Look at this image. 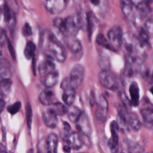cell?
I'll list each match as a JSON object with an SVG mask.
<instances>
[{"mask_svg": "<svg viewBox=\"0 0 153 153\" xmlns=\"http://www.w3.org/2000/svg\"><path fill=\"white\" fill-rule=\"evenodd\" d=\"M43 120L45 125L50 128H54L58 123L57 115L50 108L45 110L42 114Z\"/></svg>", "mask_w": 153, "mask_h": 153, "instance_id": "obj_11", "label": "cell"}, {"mask_svg": "<svg viewBox=\"0 0 153 153\" xmlns=\"http://www.w3.org/2000/svg\"><path fill=\"white\" fill-rule=\"evenodd\" d=\"M5 39V34L1 29H0V45H1V44L4 42V40Z\"/></svg>", "mask_w": 153, "mask_h": 153, "instance_id": "obj_40", "label": "cell"}, {"mask_svg": "<svg viewBox=\"0 0 153 153\" xmlns=\"http://www.w3.org/2000/svg\"><path fill=\"white\" fill-rule=\"evenodd\" d=\"M3 96H4V95L1 93H0V99H3Z\"/></svg>", "mask_w": 153, "mask_h": 153, "instance_id": "obj_49", "label": "cell"}, {"mask_svg": "<svg viewBox=\"0 0 153 153\" xmlns=\"http://www.w3.org/2000/svg\"><path fill=\"white\" fill-rule=\"evenodd\" d=\"M121 10L126 19L131 23L135 21V14L133 9V5L121 4Z\"/></svg>", "mask_w": 153, "mask_h": 153, "instance_id": "obj_22", "label": "cell"}, {"mask_svg": "<svg viewBox=\"0 0 153 153\" xmlns=\"http://www.w3.org/2000/svg\"><path fill=\"white\" fill-rule=\"evenodd\" d=\"M109 42L115 48H120L123 45V34L121 27L118 25H115L111 28L107 33Z\"/></svg>", "mask_w": 153, "mask_h": 153, "instance_id": "obj_7", "label": "cell"}, {"mask_svg": "<svg viewBox=\"0 0 153 153\" xmlns=\"http://www.w3.org/2000/svg\"><path fill=\"white\" fill-rule=\"evenodd\" d=\"M26 117H27V123L28 128L30 129L32 124V108L29 104L27 105L26 106Z\"/></svg>", "mask_w": 153, "mask_h": 153, "instance_id": "obj_36", "label": "cell"}, {"mask_svg": "<svg viewBox=\"0 0 153 153\" xmlns=\"http://www.w3.org/2000/svg\"><path fill=\"white\" fill-rule=\"evenodd\" d=\"M117 123L119 127L126 130L138 131L141 127L139 117L134 114L129 113L126 106L122 105L117 106Z\"/></svg>", "mask_w": 153, "mask_h": 153, "instance_id": "obj_2", "label": "cell"}, {"mask_svg": "<svg viewBox=\"0 0 153 153\" xmlns=\"http://www.w3.org/2000/svg\"><path fill=\"white\" fill-rule=\"evenodd\" d=\"M55 67L53 62V59L48 56V58L42 62L38 66V71L41 76H44L47 74L53 71Z\"/></svg>", "mask_w": 153, "mask_h": 153, "instance_id": "obj_18", "label": "cell"}, {"mask_svg": "<svg viewBox=\"0 0 153 153\" xmlns=\"http://www.w3.org/2000/svg\"><path fill=\"white\" fill-rule=\"evenodd\" d=\"M93 14L91 12L88 13L86 16V27L88 32V37L89 38L90 41H91V35L93 33V29L94 27V21Z\"/></svg>", "mask_w": 153, "mask_h": 153, "instance_id": "obj_29", "label": "cell"}, {"mask_svg": "<svg viewBox=\"0 0 153 153\" xmlns=\"http://www.w3.org/2000/svg\"><path fill=\"white\" fill-rule=\"evenodd\" d=\"M67 112L69 119L71 121L74 123H76L78 121L82 114L80 108L74 105L70 106L69 109L67 110Z\"/></svg>", "mask_w": 153, "mask_h": 153, "instance_id": "obj_23", "label": "cell"}, {"mask_svg": "<svg viewBox=\"0 0 153 153\" xmlns=\"http://www.w3.org/2000/svg\"><path fill=\"white\" fill-rule=\"evenodd\" d=\"M0 153H7L5 147L2 145H0Z\"/></svg>", "mask_w": 153, "mask_h": 153, "instance_id": "obj_44", "label": "cell"}, {"mask_svg": "<svg viewBox=\"0 0 153 153\" xmlns=\"http://www.w3.org/2000/svg\"><path fill=\"white\" fill-rule=\"evenodd\" d=\"M40 102L44 105H51L54 103L55 94L50 88L43 90L39 96Z\"/></svg>", "mask_w": 153, "mask_h": 153, "instance_id": "obj_15", "label": "cell"}, {"mask_svg": "<svg viewBox=\"0 0 153 153\" xmlns=\"http://www.w3.org/2000/svg\"><path fill=\"white\" fill-rule=\"evenodd\" d=\"M22 35L25 37L30 36L32 34V27L29 23H26L24 25L22 30Z\"/></svg>", "mask_w": 153, "mask_h": 153, "instance_id": "obj_37", "label": "cell"}, {"mask_svg": "<svg viewBox=\"0 0 153 153\" xmlns=\"http://www.w3.org/2000/svg\"><path fill=\"white\" fill-rule=\"evenodd\" d=\"M51 106V108L57 115H63L66 112L67 109L64 105L59 102H54Z\"/></svg>", "mask_w": 153, "mask_h": 153, "instance_id": "obj_31", "label": "cell"}, {"mask_svg": "<svg viewBox=\"0 0 153 153\" xmlns=\"http://www.w3.org/2000/svg\"><path fill=\"white\" fill-rule=\"evenodd\" d=\"M54 27L64 36H74L79 29L83 27V19L79 14H73L65 19L57 17L53 20Z\"/></svg>", "mask_w": 153, "mask_h": 153, "instance_id": "obj_1", "label": "cell"}, {"mask_svg": "<svg viewBox=\"0 0 153 153\" xmlns=\"http://www.w3.org/2000/svg\"><path fill=\"white\" fill-rule=\"evenodd\" d=\"M59 80V73L57 71H51L44 76L42 83L47 88L54 87Z\"/></svg>", "mask_w": 153, "mask_h": 153, "instance_id": "obj_17", "label": "cell"}, {"mask_svg": "<svg viewBox=\"0 0 153 153\" xmlns=\"http://www.w3.org/2000/svg\"><path fill=\"white\" fill-rule=\"evenodd\" d=\"M136 7L137 8V11H139V13L142 16H146L151 11V8L149 7V4L146 2L145 1H143V2H142L137 6H136Z\"/></svg>", "mask_w": 153, "mask_h": 153, "instance_id": "obj_32", "label": "cell"}, {"mask_svg": "<svg viewBox=\"0 0 153 153\" xmlns=\"http://www.w3.org/2000/svg\"><path fill=\"white\" fill-rule=\"evenodd\" d=\"M120 98H121L123 104L125 105L124 106H126V105H130V100L128 99V97H127V96L126 95V94L124 92L120 93Z\"/></svg>", "mask_w": 153, "mask_h": 153, "instance_id": "obj_39", "label": "cell"}, {"mask_svg": "<svg viewBox=\"0 0 153 153\" xmlns=\"http://www.w3.org/2000/svg\"><path fill=\"white\" fill-rule=\"evenodd\" d=\"M35 48V45L33 42L28 41L26 43L24 49V55L27 59H30L33 57Z\"/></svg>", "mask_w": 153, "mask_h": 153, "instance_id": "obj_28", "label": "cell"}, {"mask_svg": "<svg viewBox=\"0 0 153 153\" xmlns=\"http://www.w3.org/2000/svg\"><path fill=\"white\" fill-rule=\"evenodd\" d=\"M81 153H84V152H81Z\"/></svg>", "mask_w": 153, "mask_h": 153, "instance_id": "obj_53", "label": "cell"}, {"mask_svg": "<svg viewBox=\"0 0 153 153\" xmlns=\"http://www.w3.org/2000/svg\"><path fill=\"white\" fill-rule=\"evenodd\" d=\"M137 39L142 48L149 45V36L143 27H140L139 29V36Z\"/></svg>", "mask_w": 153, "mask_h": 153, "instance_id": "obj_25", "label": "cell"}, {"mask_svg": "<svg viewBox=\"0 0 153 153\" xmlns=\"http://www.w3.org/2000/svg\"><path fill=\"white\" fill-rule=\"evenodd\" d=\"M76 128L79 133L89 136L91 133V127L89 118L86 113L82 112L80 117L76 122Z\"/></svg>", "mask_w": 153, "mask_h": 153, "instance_id": "obj_10", "label": "cell"}, {"mask_svg": "<svg viewBox=\"0 0 153 153\" xmlns=\"http://www.w3.org/2000/svg\"><path fill=\"white\" fill-rule=\"evenodd\" d=\"M131 1L132 2V4L136 7L140 4H141L142 2H143V1H145V0H131Z\"/></svg>", "mask_w": 153, "mask_h": 153, "instance_id": "obj_42", "label": "cell"}, {"mask_svg": "<svg viewBox=\"0 0 153 153\" xmlns=\"http://www.w3.org/2000/svg\"><path fill=\"white\" fill-rule=\"evenodd\" d=\"M152 62H153V54L152 55Z\"/></svg>", "mask_w": 153, "mask_h": 153, "instance_id": "obj_51", "label": "cell"}, {"mask_svg": "<svg viewBox=\"0 0 153 153\" xmlns=\"http://www.w3.org/2000/svg\"><path fill=\"white\" fill-rule=\"evenodd\" d=\"M85 76V68L81 64H75L71 70L68 76L70 85L75 89L83 82Z\"/></svg>", "mask_w": 153, "mask_h": 153, "instance_id": "obj_4", "label": "cell"}, {"mask_svg": "<svg viewBox=\"0 0 153 153\" xmlns=\"http://www.w3.org/2000/svg\"><path fill=\"white\" fill-rule=\"evenodd\" d=\"M11 84L12 82L10 78L2 79L0 81V93L3 95L7 94L10 90Z\"/></svg>", "mask_w": 153, "mask_h": 153, "instance_id": "obj_30", "label": "cell"}, {"mask_svg": "<svg viewBox=\"0 0 153 153\" xmlns=\"http://www.w3.org/2000/svg\"><path fill=\"white\" fill-rule=\"evenodd\" d=\"M58 137L54 133L50 134L45 140L46 153H57Z\"/></svg>", "mask_w": 153, "mask_h": 153, "instance_id": "obj_14", "label": "cell"}, {"mask_svg": "<svg viewBox=\"0 0 153 153\" xmlns=\"http://www.w3.org/2000/svg\"><path fill=\"white\" fill-rule=\"evenodd\" d=\"M145 1L146 2H147L148 4H150L151 3L153 2V0H145Z\"/></svg>", "mask_w": 153, "mask_h": 153, "instance_id": "obj_46", "label": "cell"}, {"mask_svg": "<svg viewBox=\"0 0 153 153\" xmlns=\"http://www.w3.org/2000/svg\"><path fill=\"white\" fill-rule=\"evenodd\" d=\"M64 140L71 148L74 149H80L83 144L79 133L76 132H71Z\"/></svg>", "mask_w": 153, "mask_h": 153, "instance_id": "obj_13", "label": "cell"}, {"mask_svg": "<svg viewBox=\"0 0 153 153\" xmlns=\"http://www.w3.org/2000/svg\"><path fill=\"white\" fill-rule=\"evenodd\" d=\"M152 79H153V75H152Z\"/></svg>", "mask_w": 153, "mask_h": 153, "instance_id": "obj_52", "label": "cell"}, {"mask_svg": "<svg viewBox=\"0 0 153 153\" xmlns=\"http://www.w3.org/2000/svg\"><path fill=\"white\" fill-rule=\"evenodd\" d=\"M119 126L117 121H113L110 124L111 138L108 141V146L112 153H118V129Z\"/></svg>", "mask_w": 153, "mask_h": 153, "instance_id": "obj_8", "label": "cell"}, {"mask_svg": "<svg viewBox=\"0 0 153 153\" xmlns=\"http://www.w3.org/2000/svg\"><path fill=\"white\" fill-rule=\"evenodd\" d=\"M2 11H3L4 19L7 23L10 22L15 17L14 14L11 11L10 8L7 5H4Z\"/></svg>", "mask_w": 153, "mask_h": 153, "instance_id": "obj_33", "label": "cell"}, {"mask_svg": "<svg viewBox=\"0 0 153 153\" xmlns=\"http://www.w3.org/2000/svg\"><path fill=\"white\" fill-rule=\"evenodd\" d=\"M47 50L49 57L54 59L59 62H64L66 59V51L63 45L59 42L54 37L50 38Z\"/></svg>", "mask_w": 153, "mask_h": 153, "instance_id": "obj_3", "label": "cell"}, {"mask_svg": "<svg viewBox=\"0 0 153 153\" xmlns=\"http://www.w3.org/2000/svg\"><path fill=\"white\" fill-rule=\"evenodd\" d=\"M1 45H0V57H1V55H2V53H1Z\"/></svg>", "mask_w": 153, "mask_h": 153, "instance_id": "obj_50", "label": "cell"}, {"mask_svg": "<svg viewBox=\"0 0 153 153\" xmlns=\"http://www.w3.org/2000/svg\"><path fill=\"white\" fill-rule=\"evenodd\" d=\"M96 109L95 116L99 123H103L107 117L108 112V102L104 95L99 96L96 100Z\"/></svg>", "mask_w": 153, "mask_h": 153, "instance_id": "obj_6", "label": "cell"}, {"mask_svg": "<svg viewBox=\"0 0 153 153\" xmlns=\"http://www.w3.org/2000/svg\"><path fill=\"white\" fill-rule=\"evenodd\" d=\"M90 2L94 5H98L100 4V0H90Z\"/></svg>", "mask_w": 153, "mask_h": 153, "instance_id": "obj_43", "label": "cell"}, {"mask_svg": "<svg viewBox=\"0 0 153 153\" xmlns=\"http://www.w3.org/2000/svg\"><path fill=\"white\" fill-rule=\"evenodd\" d=\"M149 91H150V92L152 93V94L153 95V86H152V87L150 88Z\"/></svg>", "mask_w": 153, "mask_h": 153, "instance_id": "obj_47", "label": "cell"}, {"mask_svg": "<svg viewBox=\"0 0 153 153\" xmlns=\"http://www.w3.org/2000/svg\"><path fill=\"white\" fill-rule=\"evenodd\" d=\"M27 153H33V149H30L27 151Z\"/></svg>", "mask_w": 153, "mask_h": 153, "instance_id": "obj_48", "label": "cell"}, {"mask_svg": "<svg viewBox=\"0 0 153 153\" xmlns=\"http://www.w3.org/2000/svg\"><path fill=\"white\" fill-rule=\"evenodd\" d=\"M67 0H45L44 5L47 10L51 14L62 13L66 7Z\"/></svg>", "mask_w": 153, "mask_h": 153, "instance_id": "obj_9", "label": "cell"}, {"mask_svg": "<svg viewBox=\"0 0 153 153\" xmlns=\"http://www.w3.org/2000/svg\"><path fill=\"white\" fill-rule=\"evenodd\" d=\"M7 45H8V48L10 51V53L11 56V57H13V59H16V53H15V51H14V48L12 45V44L11 43V42L9 41V39H7Z\"/></svg>", "mask_w": 153, "mask_h": 153, "instance_id": "obj_38", "label": "cell"}, {"mask_svg": "<svg viewBox=\"0 0 153 153\" xmlns=\"http://www.w3.org/2000/svg\"><path fill=\"white\" fill-rule=\"evenodd\" d=\"M71 149V148L69 145H66V146H65L63 147L64 151H65V152H70Z\"/></svg>", "mask_w": 153, "mask_h": 153, "instance_id": "obj_45", "label": "cell"}, {"mask_svg": "<svg viewBox=\"0 0 153 153\" xmlns=\"http://www.w3.org/2000/svg\"><path fill=\"white\" fill-rule=\"evenodd\" d=\"M99 80L102 86L111 90H115L118 87L115 75L110 70H101L99 74Z\"/></svg>", "mask_w": 153, "mask_h": 153, "instance_id": "obj_5", "label": "cell"}, {"mask_svg": "<svg viewBox=\"0 0 153 153\" xmlns=\"http://www.w3.org/2000/svg\"><path fill=\"white\" fill-rule=\"evenodd\" d=\"M11 75V65L6 59H0V77L2 79L10 78Z\"/></svg>", "mask_w": 153, "mask_h": 153, "instance_id": "obj_19", "label": "cell"}, {"mask_svg": "<svg viewBox=\"0 0 153 153\" xmlns=\"http://www.w3.org/2000/svg\"><path fill=\"white\" fill-rule=\"evenodd\" d=\"M69 38L67 41V45L69 50L74 54H78L82 51V46L81 42L79 39L76 38L72 37Z\"/></svg>", "mask_w": 153, "mask_h": 153, "instance_id": "obj_20", "label": "cell"}, {"mask_svg": "<svg viewBox=\"0 0 153 153\" xmlns=\"http://www.w3.org/2000/svg\"><path fill=\"white\" fill-rule=\"evenodd\" d=\"M142 117L145 126L153 128V106H146L140 110Z\"/></svg>", "mask_w": 153, "mask_h": 153, "instance_id": "obj_16", "label": "cell"}, {"mask_svg": "<svg viewBox=\"0 0 153 153\" xmlns=\"http://www.w3.org/2000/svg\"><path fill=\"white\" fill-rule=\"evenodd\" d=\"M21 107V103L19 101L16 102L15 103H13L12 105L8 106L7 108V111L10 113L11 115H14L17 112H19Z\"/></svg>", "mask_w": 153, "mask_h": 153, "instance_id": "obj_35", "label": "cell"}, {"mask_svg": "<svg viewBox=\"0 0 153 153\" xmlns=\"http://www.w3.org/2000/svg\"><path fill=\"white\" fill-rule=\"evenodd\" d=\"M96 41L97 44L99 45L111 50V51H115L116 49L112 45V44L109 42V41H108V39L106 38V37L102 34V33H99L97 35L96 38Z\"/></svg>", "mask_w": 153, "mask_h": 153, "instance_id": "obj_27", "label": "cell"}, {"mask_svg": "<svg viewBox=\"0 0 153 153\" xmlns=\"http://www.w3.org/2000/svg\"><path fill=\"white\" fill-rule=\"evenodd\" d=\"M143 28L149 36L153 37V19H147L145 22Z\"/></svg>", "mask_w": 153, "mask_h": 153, "instance_id": "obj_34", "label": "cell"}, {"mask_svg": "<svg viewBox=\"0 0 153 153\" xmlns=\"http://www.w3.org/2000/svg\"><path fill=\"white\" fill-rule=\"evenodd\" d=\"M75 97V91L73 88H68L63 90L62 99L64 103L68 106H71Z\"/></svg>", "mask_w": 153, "mask_h": 153, "instance_id": "obj_21", "label": "cell"}, {"mask_svg": "<svg viewBox=\"0 0 153 153\" xmlns=\"http://www.w3.org/2000/svg\"><path fill=\"white\" fill-rule=\"evenodd\" d=\"M127 153H141L143 148L140 145L131 140H126Z\"/></svg>", "mask_w": 153, "mask_h": 153, "instance_id": "obj_24", "label": "cell"}, {"mask_svg": "<svg viewBox=\"0 0 153 153\" xmlns=\"http://www.w3.org/2000/svg\"><path fill=\"white\" fill-rule=\"evenodd\" d=\"M5 103L4 99H0V113H1L3 111V110L5 108Z\"/></svg>", "mask_w": 153, "mask_h": 153, "instance_id": "obj_41", "label": "cell"}, {"mask_svg": "<svg viewBox=\"0 0 153 153\" xmlns=\"http://www.w3.org/2000/svg\"><path fill=\"white\" fill-rule=\"evenodd\" d=\"M98 64L101 70H110V60L108 55L105 53H102L99 56Z\"/></svg>", "mask_w": 153, "mask_h": 153, "instance_id": "obj_26", "label": "cell"}, {"mask_svg": "<svg viewBox=\"0 0 153 153\" xmlns=\"http://www.w3.org/2000/svg\"><path fill=\"white\" fill-rule=\"evenodd\" d=\"M130 105L137 106L139 103V88L136 82L133 81L129 86Z\"/></svg>", "mask_w": 153, "mask_h": 153, "instance_id": "obj_12", "label": "cell"}]
</instances>
